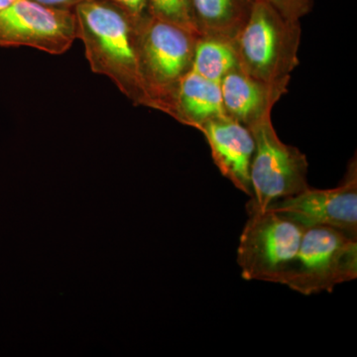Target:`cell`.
<instances>
[{
	"instance_id": "9a60e30c",
	"label": "cell",
	"mask_w": 357,
	"mask_h": 357,
	"mask_svg": "<svg viewBox=\"0 0 357 357\" xmlns=\"http://www.w3.org/2000/svg\"><path fill=\"white\" fill-rule=\"evenodd\" d=\"M265 2L276 9L286 18L301 20V18L311 13L314 0H258Z\"/></svg>"
},
{
	"instance_id": "e0dca14e",
	"label": "cell",
	"mask_w": 357,
	"mask_h": 357,
	"mask_svg": "<svg viewBox=\"0 0 357 357\" xmlns=\"http://www.w3.org/2000/svg\"><path fill=\"white\" fill-rule=\"evenodd\" d=\"M44 6L59 7V8L74 9L86 0H35Z\"/></svg>"
},
{
	"instance_id": "2e32d148",
	"label": "cell",
	"mask_w": 357,
	"mask_h": 357,
	"mask_svg": "<svg viewBox=\"0 0 357 357\" xmlns=\"http://www.w3.org/2000/svg\"><path fill=\"white\" fill-rule=\"evenodd\" d=\"M119 7L131 17L139 20L146 13L148 0H103Z\"/></svg>"
},
{
	"instance_id": "8fae6325",
	"label": "cell",
	"mask_w": 357,
	"mask_h": 357,
	"mask_svg": "<svg viewBox=\"0 0 357 357\" xmlns=\"http://www.w3.org/2000/svg\"><path fill=\"white\" fill-rule=\"evenodd\" d=\"M227 115L220 84L190 70L181 82L174 105L173 119L198 129L206 122Z\"/></svg>"
},
{
	"instance_id": "8992f818",
	"label": "cell",
	"mask_w": 357,
	"mask_h": 357,
	"mask_svg": "<svg viewBox=\"0 0 357 357\" xmlns=\"http://www.w3.org/2000/svg\"><path fill=\"white\" fill-rule=\"evenodd\" d=\"M357 278V239L331 227L305 229L285 286L305 296L333 292Z\"/></svg>"
},
{
	"instance_id": "30bf717a",
	"label": "cell",
	"mask_w": 357,
	"mask_h": 357,
	"mask_svg": "<svg viewBox=\"0 0 357 357\" xmlns=\"http://www.w3.org/2000/svg\"><path fill=\"white\" fill-rule=\"evenodd\" d=\"M289 84L266 83L236 68L220 83L225 112L248 128L265 115L272 114L275 105L287 93Z\"/></svg>"
},
{
	"instance_id": "6da1fadb",
	"label": "cell",
	"mask_w": 357,
	"mask_h": 357,
	"mask_svg": "<svg viewBox=\"0 0 357 357\" xmlns=\"http://www.w3.org/2000/svg\"><path fill=\"white\" fill-rule=\"evenodd\" d=\"M77 38L93 72L112 79L136 105L153 109L141 76L138 20L103 0H86L74 8Z\"/></svg>"
},
{
	"instance_id": "277c9868",
	"label": "cell",
	"mask_w": 357,
	"mask_h": 357,
	"mask_svg": "<svg viewBox=\"0 0 357 357\" xmlns=\"http://www.w3.org/2000/svg\"><path fill=\"white\" fill-rule=\"evenodd\" d=\"M248 213L236 255L241 277L246 281L285 285L304 227L269 208Z\"/></svg>"
},
{
	"instance_id": "7c38bea8",
	"label": "cell",
	"mask_w": 357,
	"mask_h": 357,
	"mask_svg": "<svg viewBox=\"0 0 357 357\" xmlns=\"http://www.w3.org/2000/svg\"><path fill=\"white\" fill-rule=\"evenodd\" d=\"M201 36L234 42L248 22L255 0H192Z\"/></svg>"
},
{
	"instance_id": "ba28073f",
	"label": "cell",
	"mask_w": 357,
	"mask_h": 357,
	"mask_svg": "<svg viewBox=\"0 0 357 357\" xmlns=\"http://www.w3.org/2000/svg\"><path fill=\"white\" fill-rule=\"evenodd\" d=\"M267 208L305 229L331 227L357 239L356 156L349 162L344 180L337 187L325 190L309 187L295 196L275 202Z\"/></svg>"
},
{
	"instance_id": "4fadbf2b",
	"label": "cell",
	"mask_w": 357,
	"mask_h": 357,
	"mask_svg": "<svg viewBox=\"0 0 357 357\" xmlns=\"http://www.w3.org/2000/svg\"><path fill=\"white\" fill-rule=\"evenodd\" d=\"M238 68L236 49L229 40L201 36L197 40L192 70L215 83Z\"/></svg>"
},
{
	"instance_id": "3957f363",
	"label": "cell",
	"mask_w": 357,
	"mask_h": 357,
	"mask_svg": "<svg viewBox=\"0 0 357 357\" xmlns=\"http://www.w3.org/2000/svg\"><path fill=\"white\" fill-rule=\"evenodd\" d=\"M199 37L145 13L137 23L141 76L154 109L173 116L181 82L192 69Z\"/></svg>"
},
{
	"instance_id": "ac0fdd59",
	"label": "cell",
	"mask_w": 357,
	"mask_h": 357,
	"mask_svg": "<svg viewBox=\"0 0 357 357\" xmlns=\"http://www.w3.org/2000/svg\"><path fill=\"white\" fill-rule=\"evenodd\" d=\"M15 0H0V10L13 4Z\"/></svg>"
},
{
	"instance_id": "52a82bcc",
	"label": "cell",
	"mask_w": 357,
	"mask_h": 357,
	"mask_svg": "<svg viewBox=\"0 0 357 357\" xmlns=\"http://www.w3.org/2000/svg\"><path fill=\"white\" fill-rule=\"evenodd\" d=\"M77 39L74 9L15 0L0 10V46L31 47L52 55L69 50Z\"/></svg>"
},
{
	"instance_id": "7a4b0ae2",
	"label": "cell",
	"mask_w": 357,
	"mask_h": 357,
	"mask_svg": "<svg viewBox=\"0 0 357 357\" xmlns=\"http://www.w3.org/2000/svg\"><path fill=\"white\" fill-rule=\"evenodd\" d=\"M301 36L300 20H289L255 0L248 22L232 42L239 69L266 83H290L300 64Z\"/></svg>"
},
{
	"instance_id": "5b68a950",
	"label": "cell",
	"mask_w": 357,
	"mask_h": 357,
	"mask_svg": "<svg viewBox=\"0 0 357 357\" xmlns=\"http://www.w3.org/2000/svg\"><path fill=\"white\" fill-rule=\"evenodd\" d=\"M248 129L255 139V150L250 168L252 197L246 208L248 213L265 211L275 202L295 196L310 187L306 155L279 138L271 114L265 115Z\"/></svg>"
},
{
	"instance_id": "5bb4252c",
	"label": "cell",
	"mask_w": 357,
	"mask_h": 357,
	"mask_svg": "<svg viewBox=\"0 0 357 357\" xmlns=\"http://www.w3.org/2000/svg\"><path fill=\"white\" fill-rule=\"evenodd\" d=\"M146 13L201 37L192 0H148Z\"/></svg>"
},
{
	"instance_id": "9c48e42d",
	"label": "cell",
	"mask_w": 357,
	"mask_h": 357,
	"mask_svg": "<svg viewBox=\"0 0 357 357\" xmlns=\"http://www.w3.org/2000/svg\"><path fill=\"white\" fill-rule=\"evenodd\" d=\"M199 131L206 137L211 157L220 173L251 198L250 168L255 143L250 130L225 115L206 122Z\"/></svg>"
}]
</instances>
